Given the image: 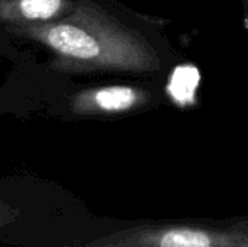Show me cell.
<instances>
[{
    "mask_svg": "<svg viewBox=\"0 0 248 247\" xmlns=\"http://www.w3.org/2000/svg\"><path fill=\"white\" fill-rule=\"evenodd\" d=\"M25 33L71 63L99 68L145 71L158 67L151 47L99 9L80 4L65 19L32 25Z\"/></svg>",
    "mask_w": 248,
    "mask_h": 247,
    "instance_id": "6da1fadb",
    "label": "cell"
},
{
    "mask_svg": "<svg viewBox=\"0 0 248 247\" xmlns=\"http://www.w3.org/2000/svg\"><path fill=\"white\" fill-rule=\"evenodd\" d=\"M97 240L134 247H248V220L231 226L142 223Z\"/></svg>",
    "mask_w": 248,
    "mask_h": 247,
    "instance_id": "7a4b0ae2",
    "label": "cell"
},
{
    "mask_svg": "<svg viewBox=\"0 0 248 247\" xmlns=\"http://www.w3.org/2000/svg\"><path fill=\"white\" fill-rule=\"evenodd\" d=\"M147 93L128 86H109L80 93L74 102L77 112H124L141 105Z\"/></svg>",
    "mask_w": 248,
    "mask_h": 247,
    "instance_id": "3957f363",
    "label": "cell"
},
{
    "mask_svg": "<svg viewBox=\"0 0 248 247\" xmlns=\"http://www.w3.org/2000/svg\"><path fill=\"white\" fill-rule=\"evenodd\" d=\"M17 12L28 20H48L65 6V0H17Z\"/></svg>",
    "mask_w": 248,
    "mask_h": 247,
    "instance_id": "277c9868",
    "label": "cell"
},
{
    "mask_svg": "<svg viewBox=\"0 0 248 247\" xmlns=\"http://www.w3.org/2000/svg\"><path fill=\"white\" fill-rule=\"evenodd\" d=\"M199 82V73L193 67H180L176 70L171 84H170V92L171 96L177 102H187L193 95L195 89L198 87Z\"/></svg>",
    "mask_w": 248,
    "mask_h": 247,
    "instance_id": "5b68a950",
    "label": "cell"
},
{
    "mask_svg": "<svg viewBox=\"0 0 248 247\" xmlns=\"http://www.w3.org/2000/svg\"><path fill=\"white\" fill-rule=\"evenodd\" d=\"M20 218V210L0 199V229L12 226Z\"/></svg>",
    "mask_w": 248,
    "mask_h": 247,
    "instance_id": "8992f818",
    "label": "cell"
},
{
    "mask_svg": "<svg viewBox=\"0 0 248 247\" xmlns=\"http://www.w3.org/2000/svg\"><path fill=\"white\" fill-rule=\"evenodd\" d=\"M78 247H134L128 246V245H121V243H112V242H99V240H93L92 243L89 245H84V246Z\"/></svg>",
    "mask_w": 248,
    "mask_h": 247,
    "instance_id": "52a82bcc",
    "label": "cell"
}]
</instances>
